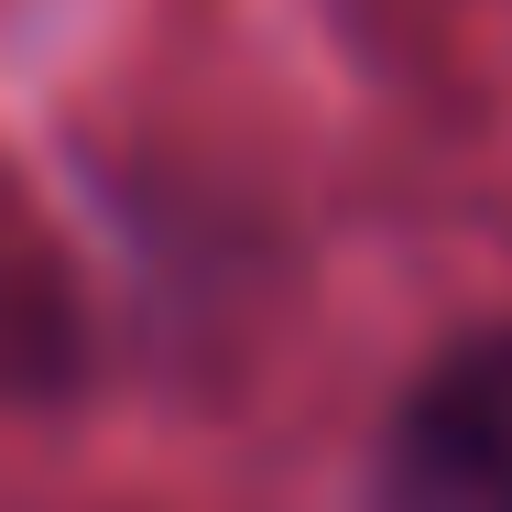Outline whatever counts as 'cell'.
I'll return each instance as SVG.
<instances>
[{
    "label": "cell",
    "mask_w": 512,
    "mask_h": 512,
    "mask_svg": "<svg viewBox=\"0 0 512 512\" xmlns=\"http://www.w3.org/2000/svg\"><path fill=\"white\" fill-rule=\"evenodd\" d=\"M382 512H512V327L414 382L382 436Z\"/></svg>",
    "instance_id": "cell-1"
}]
</instances>
